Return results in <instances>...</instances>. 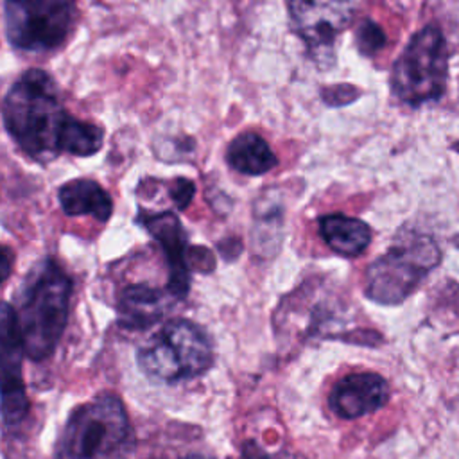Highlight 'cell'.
Here are the masks:
<instances>
[{"label": "cell", "mask_w": 459, "mask_h": 459, "mask_svg": "<svg viewBox=\"0 0 459 459\" xmlns=\"http://www.w3.org/2000/svg\"><path fill=\"white\" fill-rule=\"evenodd\" d=\"M450 50L437 23H427L414 32L393 63L391 93L409 108L437 102L448 79Z\"/></svg>", "instance_id": "5b68a950"}, {"label": "cell", "mask_w": 459, "mask_h": 459, "mask_svg": "<svg viewBox=\"0 0 459 459\" xmlns=\"http://www.w3.org/2000/svg\"><path fill=\"white\" fill-rule=\"evenodd\" d=\"M389 400L387 380L375 371L344 375L330 391V409L344 420L362 418L382 409Z\"/></svg>", "instance_id": "8fae6325"}, {"label": "cell", "mask_w": 459, "mask_h": 459, "mask_svg": "<svg viewBox=\"0 0 459 459\" xmlns=\"http://www.w3.org/2000/svg\"><path fill=\"white\" fill-rule=\"evenodd\" d=\"M228 165L244 176H262L278 165L269 143L256 133H240L226 151Z\"/></svg>", "instance_id": "9a60e30c"}, {"label": "cell", "mask_w": 459, "mask_h": 459, "mask_svg": "<svg viewBox=\"0 0 459 459\" xmlns=\"http://www.w3.org/2000/svg\"><path fill=\"white\" fill-rule=\"evenodd\" d=\"M290 27L321 68L335 65V41L353 16L351 0H287Z\"/></svg>", "instance_id": "ba28073f"}, {"label": "cell", "mask_w": 459, "mask_h": 459, "mask_svg": "<svg viewBox=\"0 0 459 459\" xmlns=\"http://www.w3.org/2000/svg\"><path fill=\"white\" fill-rule=\"evenodd\" d=\"M75 18V0H4L5 38L16 50L59 48L74 30Z\"/></svg>", "instance_id": "52a82bcc"}, {"label": "cell", "mask_w": 459, "mask_h": 459, "mask_svg": "<svg viewBox=\"0 0 459 459\" xmlns=\"http://www.w3.org/2000/svg\"><path fill=\"white\" fill-rule=\"evenodd\" d=\"M452 242H454L455 247H459V233H455V235L452 237Z\"/></svg>", "instance_id": "44dd1931"}, {"label": "cell", "mask_w": 459, "mask_h": 459, "mask_svg": "<svg viewBox=\"0 0 459 459\" xmlns=\"http://www.w3.org/2000/svg\"><path fill=\"white\" fill-rule=\"evenodd\" d=\"M72 280L52 260H41L27 276L16 310L25 355L43 360L56 350L68 321Z\"/></svg>", "instance_id": "7a4b0ae2"}, {"label": "cell", "mask_w": 459, "mask_h": 459, "mask_svg": "<svg viewBox=\"0 0 459 459\" xmlns=\"http://www.w3.org/2000/svg\"><path fill=\"white\" fill-rule=\"evenodd\" d=\"M4 127L30 160L48 163L63 152L91 156L104 143L102 127L82 122L65 109L52 77L30 68L7 90L2 104Z\"/></svg>", "instance_id": "6da1fadb"}, {"label": "cell", "mask_w": 459, "mask_h": 459, "mask_svg": "<svg viewBox=\"0 0 459 459\" xmlns=\"http://www.w3.org/2000/svg\"><path fill=\"white\" fill-rule=\"evenodd\" d=\"M186 459H212V457H206V455H199V454H194V455H188Z\"/></svg>", "instance_id": "ffe728a7"}, {"label": "cell", "mask_w": 459, "mask_h": 459, "mask_svg": "<svg viewBox=\"0 0 459 459\" xmlns=\"http://www.w3.org/2000/svg\"><path fill=\"white\" fill-rule=\"evenodd\" d=\"M317 226L319 235L326 246L333 253L346 258H353L364 253L373 238V231L364 221L342 213L323 215L319 217Z\"/></svg>", "instance_id": "4fadbf2b"}, {"label": "cell", "mask_w": 459, "mask_h": 459, "mask_svg": "<svg viewBox=\"0 0 459 459\" xmlns=\"http://www.w3.org/2000/svg\"><path fill=\"white\" fill-rule=\"evenodd\" d=\"M57 201L68 217L90 215L99 222H106L113 213L109 194L93 179H72L59 186Z\"/></svg>", "instance_id": "7c38bea8"}, {"label": "cell", "mask_w": 459, "mask_h": 459, "mask_svg": "<svg viewBox=\"0 0 459 459\" xmlns=\"http://www.w3.org/2000/svg\"><path fill=\"white\" fill-rule=\"evenodd\" d=\"M140 369L158 382H181L203 375L213 364L208 333L188 319H172L136 351Z\"/></svg>", "instance_id": "8992f818"}, {"label": "cell", "mask_w": 459, "mask_h": 459, "mask_svg": "<svg viewBox=\"0 0 459 459\" xmlns=\"http://www.w3.org/2000/svg\"><path fill=\"white\" fill-rule=\"evenodd\" d=\"M434 237L402 228L389 249L375 258L364 274V294L380 305H400L441 264Z\"/></svg>", "instance_id": "277c9868"}, {"label": "cell", "mask_w": 459, "mask_h": 459, "mask_svg": "<svg viewBox=\"0 0 459 459\" xmlns=\"http://www.w3.org/2000/svg\"><path fill=\"white\" fill-rule=\"evenodd\" d=\"M167 308V294L149 285H129L118 299L120 323L127 328H143L156 323Z\"/></svg>", "instance_id": "5bb4252c"}, {"label": "cell", "mask_w": 459, "mask_h": 459, "mask_svg": "<svg viewBox=\"0 0 459 459\" xmlns=\"http://www.w3.org/2000/svg\"><path fill=\"white\" fill-rule=\"evenodd\" d=\"M238 459H271V457L258 445H255L253 441H247L244 443Z\"/></svg>", "instance_id": "ac0fdd59"}, {"label": "cell", "mask_w": 459, "mask_h": 459, "mask_svg": "<svg viewBox=\"0 0 459 459\" xmlns=\"http://www.w3.org/2000/svg\"><path fill=\"white\" fill-rule=\"evenodd\" d=\"M195 194V185L186 178H176L170 185V197L178 210H186Z\"/></svg>", "instance_id": "e0dca14e"}, {"label": "cell", "mask_w": 459, "mask_h": 459, "mask_svg": "<svg viewBox=\"0 0 459 459\" xmlns=\"http://www.w3.org/2000/svg\"><path fill=\"white\" fill-rule=\"evenodd\" d=\"M0 359H2V416L4 423L16 425L23 420L29 403L22 380V357L25 346L18 326L16 310L5 301L0 317Z\"/></svg>", "instance_id": "9c48e42d"}, {"label": "cell", "mask_w": 459, "mask_h": 459, "mask_svg": "<svg viewBox=\"0 0 459 459\" xmlns=\"http://www.w3.org/2000/svg\"><path fill=\"white\" fill-rule=\"evenodd\" d=\"M355 45L362 56L373 57L387 45V36L375 20L364 18L355 29Z\"/></svg>", "instance_id": "2e32d148"}, {"label": "cell", "mask_w": 459, "mask_h": 459, "mask_svg": "<svg viewBox=\"0 0 459 459\" xmlns=\"http://www.w3.org/2000/svg\"><path fill=\"white\" fill-rule=\"evenodd\" d=\"M9 269H11V251L7 246H4L2 247V280L9 276Z\"/></svg>", "instance_id": "d6986e66"}, {"label": "cell", "mask_w": 459, "mask_h": 459, "mask_svg": "<svg viewBox=\"0 0 459 459\" xmlns=\"http://www.w3.org/2000/svg\"><path fill=\"white\" fill-rule=\"evenodd\" d=\"M134 436L122 402L100 393L77 405L56 445V459H129Z\"/></svg>", "instance_id": "3957f363"}, {"label": "cell", "mask_w": 459, "mask_h": 459, "mask_svg": "<svg viewBox=\"0 0 459 459\" xmlns=\"http://www.w3.org/2000/svg\"><path fill=\"white\" fill-rule=\"evenodd\" d=\"M138 222L152 235L161 246L169 264V285L167 290L176 299H183L190 289V255L188 235L179 219L172 212H143L138 213Z\"/></svg>", "instance_id": "30bf717a"}]
</instances>
